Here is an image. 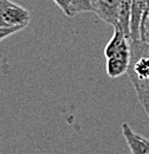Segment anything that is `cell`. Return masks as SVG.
Instances as JSON below:
<instances>
[{
    "mask_svg": "<svg viewBox=\"0 0 149 154\" xmlns=\"http://www.w3.org/2000/svg\"><path fill=\"white\" fill-rule=\"evenodd\" d=\"M30 12L11 0H0V26L1 27H26L30 23Z\"/></svg>",
    "mask_w": 149,
    "mask_h": 154,
    "instance_id": "6da1fadb",
    "label": "cell"
},
{
    "mask_svg": "<svg viewBox=\"0 0 149 154\" xmlns=\"http://www.w3.org/2000/svg\"><path fill=\"white\" fill-rule=\"evenodd\" d=\"M107 58V74L111 78L127 74L130 64V40L126 42L120 49Z\"/></svg>",
    "mask_w": 149,
    "mask_h": 154,
    "instance_id": "7a4b0ae2",
    "label": "cell"
},
{
    "mask_svg": "<svg viewBox=\"0 0 149 154\" xmlns=\"http://www.w3.org/2000/svg\"><path fill=\"white\" fill-rule=\"evenodd\" d=\"M146 16V0H131L130 12V40H141V26Z\"/></svg>",
    "mask_w": 149,
    "mask_h": 154,
    "instance_id": "3957f363",
    "label": "cell"
},
{
    "mask_svg": "<svg viewBox=\"0 0 149 154\" xmlns=\"http://www.w3.org/2000/svg\"><path fill=\"white\" fill-rule=\"evenodd\" d=\"M118 4L120 0H93V12L99 17V19L115 27L117 26Z\"/></svg>",
    "mask_w": 149,
    "mask_h": 154,
    "instance_id": "277c9868",
    "label": "cell"
},
{
    "mask_svg": "<svg viewBox=\"0 0 149 154\" xmlns=\"http://www.w3.org/2000/svg\"><path fill=\"white\" fill-rule=\"evenodd\" d=\"M122 134L127 141L131 154H149L148 139L135 133L127 122L122 123Z\"/></svg>",
    "mask_w": 149,
    "mask_h": 154,
    "instance_id": "5b68a950",
    "label": "cell"
},
{
    "mask_svg": "<svg viewBox=\"0 0 149 154\" xmlns=\"http://www.w3.org/2000/svg\"><path fill=\"white\" fill-rule=\"evenodd\" d=\"M130 12H131V0H120L117 8V26L124 32V35L130 39Z\"/></svg>",
    "mask_w": 149,
    "mask_h": 154,
    "instance_id": "8992f818",
    "label": "cell"
},
{
    "mask_svg": "<svg viewBox=\"0 0 149 154\" xmlns=\"http://www.w3.org/2000/svg\"><path fill=\"white\" fill-rule=\"evenodd\" d=\"M131 84L136 91V95H137L140 103L142 104L146 114L149 117V78L143 79V81L132 82Z\"/></svg>",
    "mask_w": 149,
    "mask_h": 154,
    "instance_id": "52a82bcc",
    "label": "cell"
},
{
    "mask_svg": "<svg viewBox=\"0 0 149 154\" xmlns=\"http://www.w3.org/2000/svg\"><path fill=\"white\" fill-rule=\"evenodd\" d=\"M69 5L72 17L81 12H93V0H69Z\"/></svg>",
    "mask_w": 149,
    "mask_h": 154,
    "instance_id": "ba28073f",
    "label": "cell"
},
{
    "mask_svg": "<svg viewBox=\"0 0 149 154\" xmlns=\"http://www.w3.org/2000/svg\"><path fill=\"white\" fill-rule=\"evenodd\" d=\"M23 29H25V27L24 26H16V27H1L0 26V42L4 40L5 38H7V37H10V36H12V35H14V33H17V32H19Z\"/></svg>",
    "mask_w": 149,
    "mask_h": 154,
    "instance_id": "9c48e42d",
    "label": "cell"
},
{
    "mask_svg": "<svg viewBox=\"0 0 149 154\" xmlns=\"http://www.w3.org/2000/svg\"><path fill=\"white\" fill-rule=\"evenodd\" d=\"M141 40L147 43L149 45V19L146 18L141 26Z\"/></svg>",
    "mask_w": 149,
    "mask_h": 154,
    "instance_id": "30bf717a",
    "label": "cell"
},
{
    "mask_svg": "<svg viewBox=\"0 0 149 154\" xmlns=\"http://www.w3.org/2000/svg\"><path fill=\"white\" fill-rule=\"evenodd\" d=\"M56 2V5L68 16V17H72L71 16V11H70V5H69V0H53Z\"/></svg>",
    "mask_w": 149,
    "mask_h": 154,
    "instance_id": "8fae6325",
    "label": "cell"
},
{
    "mask_svg": "<svg viewBox=\"0 0 149 154\" xmlns=\"http://www.w3.org/2000/svg\"><path fill=\"white\" fill-rule=\"evenodd\" d=\"M149 14V0H146V16Z\"/></svg>",
    "mask_w": 149,
    "mask_h": 154,
    "instance_id": "7c38bea8",
    "label": "cell"
},
{
    "mask_svg": "<svg viewBox=\"0 0 149 154\" xmlns=\"http://www.w3.org/2000/svg\"><path fill=\"white\" fill-rule=\"evenodd\" d=\"M147 18H148V19H149V14H148V16H147Z\"/></svg>",
    "mask_w": 149,
    "mask_h": 154,
    "instance_id": "4fadbf2b",
    "label": "cell"
},
{
    "mask_svg": "<svg viewBox=\"0 0 149 154\" xmlns=\"http://www.w3.org/2000/svg\"><path fill=\"white\" fill-rule=\"evenodd\" d=\"M148 143H149V139H148Z\"/></svg>",
    "mask_w": 149,
    "mask_h": 154,
    "instance_id": "5bb4252c",
    "label": "cell"
}]
</instances>
